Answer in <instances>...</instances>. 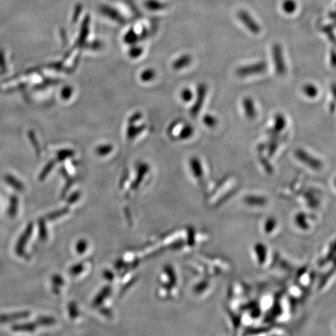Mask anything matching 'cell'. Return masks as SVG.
<instances>
[{"label":"cell","instance_id":"obj_18","mask_svg":"<svg viewBox=\"0 0 336 336\" xmlns=\"http://www.w3.org/2000/svg\"><path fill=\"white\" fill-rule=\"evenodd\" d=\"M66 210H61L59 211L55 212V213H50V214L48 215L46 217V220H53L55 219L58 218L60 216H62V215L65 214L66 213Z\"/></svg>","mask_w":336,"mask_h":336},{"label":"cell","instance_id":"obj_20","mask_svg":"<svg viewBox=\"0 0 336 336\" xmlns=\"http://www.w3.org/2000/svg\"><path fill=\"white\" fill-rule=\"evenodd\" d=\"M334 185H335V186H336V179L334 180Z\"/></svg>","mask_w":336,"mask_h":336},{"label":"cell","instance_id":"obj_13","mask_svg":"<svg viewBox=\"0 0 336 336\" xmlns=\"http://www.w3.org/2000/svg\"><path fill=\"white\" fill-rule=\"evenodd\" d=\"M35 322L38 326H49L53 325L55 320L52 317H39L35 320Z\"/></svg>","mask_w":336,"mask_h":336},{"label":"cell","instance_id":"obj_8","mask_svg":"<svg viewBox=\"0 0 336 336\" xmlns=\"http://www.w3.org/2000/svg\"><path fill=\"white\" fill-rule=\"evenodd\" d=\"M38 325L36 323L26 322L22 324H16L12 326V330L14 331H20V332H33L36 330Z\"/></svg>","mask_w":336,"mask_h":336},{"label":"cell","instance_id":"obj_5","mask_svg":"<svg viewBox=\"0 0 336 336\" xmlns=\"http://www.w3.org/2000/svg\"><path fill=\"white\" fill-rule=\"evenodd\" d=\"M238 19L243 23L244 26L253 35H258L261 32L259 24L254 20L248 12L245 10H240L238 14Z\"/></svg>","mask_w":336,"mask_h":336},{"label":"cell","instance_id":"obj_12","mask_svg":"<svg viewBox=\"0 0 336 336\" xmlns=\"http://www.w3.org/2000/svg\"><path fill=\"white\" fill-rule=\"evenodd\" d=\"M5 180L6 182L8 185H10L12 188H14L17 191H23L24 189V186H23V183L20 182L17 178H14V177L11 176V175H7L5 178Z\"/></svg>","mask_w":336,"mask_h":336},{"label":"cell","instance_id":"obj_4","mask_svg":"<svg viewBox=\"0 0 336 336\" xmlns=\"http://www.w3.org/2000/svg\"><path fill=\"white\" fill-rule=\"evenodd\" d=\"M294 153L295 157L299 161H301L302 163H305L307 166L311 167V169L315 171H319L322 168L323 164L321 160H320L317 157H314L313 155L310 154L306 150L299 148L295 151Z\"/></svg>","mask_w":336,"mask_h":336},{"label":"cell","instance_id":"obj_17","mask_svg":"<svg viewBox=\"0 0 336 336\" xmlns=\"http://www.w3.org/2000/svg\"><path fill=\"white\" fill-rule=\"evenodd\" d=\"M203 121L205 122L206 125H208L209 127H212V128L216 126L217 124V118L212 116V115H207V116L204 117Z\"/></svg>","mask_w":336,"mask_h":336},{"label":"cell","instance_id":"obj_2","mask_svg":"<svg viewBox=\"0 0 336 336\" xmlns=\"http://www.w3.org/2000/svg\"><path fill=\"white\" fill-rule=\"evenodd\" d=\"M272 57L277 74L281 77L286 75L287 67L285 62L284 54L281 45L279 44L273 45L272 48Z\"/></svg>","mask_w":336,"mask_h":336},{"label":"cell","instance_id":"obj_7","mask_svg":"<svg viewBox=\"0 0 336 336\" xmlns=\"http://www.w3.org/2000/svg\"><path fill=\"white\" fill-rule=\"evenodd\" d=\"M30 313L28 311H20L13 314H3L0 315V323L13 322V321H18V320L26 319L30 317Z\"/></svg>","mask_w":336,"mask_h":336},{"label":"cell","instance_id":"obj_10","mask_svg":"<svg viewBox=\"0 0 336 336\" xmlns=\"http://www.w3.org/2000/svg\"><path fill=\"white\" fill-rule=\"evenodd\" d=\"M302 91L308 98H315L319 93L318 87L313 83H306L302 87Z\"/></svg>","mask_w":336,"mask_h":336},{"label":"cell","instance_id":"obj_19","mask_svg":"<svg viewBox=\"0 0 336 336\" xmlns=\"http://www.w3.org/2000/svg\"><path fill=\"white\" fill-rule=\"evenodd\" d=\"M330 63L331 66L336 67V52L334 50H331L330 53Z\"/></svg>","mask_w":336,"mask_h":336},{"label":"cell","instance_id":"obj_3","mask_svg":"<svg viewBox=\"0 0 336 336\" xmlns=\"http://www.w3.org/2000/svg\"><path fill=\"white\" fill-rule=\"evenodd\" d=\"M33 227H35L33 226V223H31V222L27 224V227L25 228V230L20 235V238L17 241L15 251L16 253H17L18 256L22 257V258H29L28 254L26 253L25 247L27 245V242H28L29 239L31 237L32 233H33Z\"/></svg>","mask_w":336,"mask_h":336},{"label":"cell","instance_id":"obj_14","mask_svg":"<svg viewBox=\"0 0 336 336\" xmlns=\"http://www.w3.org/2000/svg\"><path fill=\"white\" fill-rule=\"evenodd\" d=\"M283 10L286 14H293L296 10V4L293 0H286L283 4Z\"/></svg>","mask_w":336,"mask_h":336},{"label":"cell","instance_id":"obj_1","mask_svg":"<svg viewBox=\"0 0 336 336\" xmlns=\"http://www.w3.org/2000/svg\"><path fill=\"white\" fill-rule=\"evenodd\" d=\"M268 70V64L265 61H260L255 63L249 65H242L236 70V74L238 77L245 78L251 76L258 75L264 74Z\"/></svg>","mask_w":336,"mask_h":336},{"label":"cell","instance_id":"obj_11","mask_svg":"<svg viewBox=\"0 0 336 336\" xmlns=\"http://www.w3.org/2000/svg\"><path fill=\"white\" fill-rule=\"evenodd\" d=\"M19 199L16 195H12L10 198V207L8 214L10 217H14L18 211Z\"/></svg>","mask_w":336,"mask_h":336},{"label":"cell","instance_id":"obj_16","mask_svg":"<svg viewBox=\"0 0 336 336\" xmlns=\"http://www.w3.org/2000/svg\"><path fill=\"white\" fill-rule=\"evenodd\" d=\"M39 236L42 240L47 239L48 238V231H47L46 226H45V220L43 219H40L39 220Z\"/></svg>","mask_w":336,"mask_h":336},{"label":"cell","instance_id":"obj_6","mask_svg":"<svg viewBox=\"0 0 336 336\" xmlns=\"http://www.w3.org/2000/svg\"><path fill=\"white\" fill-rule=\"evenodd\" d=\"M242 107H243L245 116L248 119L254 120L256 118L258 112H257L256 106H255L253 99L249 97H245L242 100Z\"/></svg>","mask_w":336,"mask_h":336},{"label":"cell","instance_id":"obj_15","mask_svg":"<svg viewBox=\"0 0 336 336\" xmlns=\"http://www.w3.org/2000/svg\"><path fill=\"white\" fill-rule=\"evenodd\" d=\"M206 93H207V88L204 86L200 87L199 91H198L199 95H198V102H197L196 106H195V113H197V112L201 108L203 103V99L205 97Z\"/></svg>","mask_w":336,"mask_h":336},{"label":"cell","instance_id":"obj_9","mask_svg":"<svg viewBox=\"0 0 336 336\" xmlns=\"http://www.w3.org/2000/svg\"><path fill=\"white\" fill-rule=\"evenodd\" d=\"M286 125V120L284 115L282 114H277L275 116L274 125H273V132L280 133L284 129Z\"/></svg>","mask_w":336,"mask_h":336}]
</instances>
